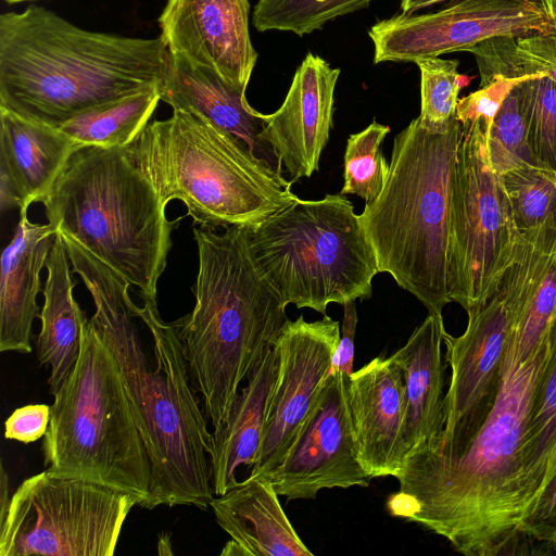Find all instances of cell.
<instances>
[{
    "label": "cell",
    "instance_id": "1",
    "mask_svg": "<svg viewBox=\"0 0 556 556\" xmlns=\"http://www.w3.org/2000/svg\"><path fill=\"white\" fill-rule=\"evenodd\" d=\"M73 273L89 291V318L121 368L152 470L151 508L210 507L214 497L207 416L190 382L181 343L157 302L130 299V282L62 236Z\"/></svg>",
    "mask_w": 556,
    "mask_h": 556
},
{
    "label": "cell",
    "instance_id": "2",
    "mask_svg": "<svg viewBox=\"0 0 556 556\" xmlns=\"http://www.w3.org/2000/svg\"><path fill=\"white\" fill-rule=\"evenodd\" d=\"M548 354L547 341L534 357L521 358L511 328L485 424L455 457L408 454L395 477L399 491L387 501L392 516L443 536L466 556L539 555L521 530L520 471L527 416Z\"/></svg>",
    "mask_w": 556,
    "mask_h": 556
},
{
    "label": "cell",
    "instance_id": "3",
    "mask_svg": "<svg viewBox=\"0 0 556 556\" xmlns=\"http://www.w3.org/2000/svg\"><path fill=\"white\" fill-rule=\"evenodd\" d=\"M168 50L160 36L83 29L37 5L0 16V106L55 128L161 86Z\"/></svg>",
    "mask_w": 556,
    "mask_h": 556
},
{
    "label": "cell",
    "instance_id": "4",
    "mask_svg": "<svg viewBox=\"0 0 556 556\" xmlns=\"http://www.w3.org/2000/svg\"><path fill=\"white\" fill-rule=\"evenodd\" d=\"M198 274L192 311L173 321L214 430L227 420L240 383L289 320L287 305L257 264L251 228L223 233L193 226Z\"/></svg>",
    "mask_w": 556,
    "mask_h": 556
},
{
    "label": "cell",
    "instance_id": "5",
    "mask_svg": "<svg viewBox=\"0 0 556 556\" xmlns=\"http://www.w3.org/2000/svg\"><path fill=\"white\" fill-rule=\"evenodd\" d=\"M460 136L456 118L444 131L413 119L394 138L382 191L359 214L379 273L390 274L429 314L439 316L452 302L451 212Z\"/></svg>",
    "mask_w": 556,
    "mask_h": 556
},
{
    "label": "cell",
    "instance_id": "6",
    "mask_svg": "<svg viewBox=\"0 0 556 556\" xmlns=\"http://www.w3.org/2000/svg\"><path fill=\"white\" fill-rule=\"evenodd\" d=\"M48 222L156 301L167 265L169 220L126 147H84L68 159L41 202Z\"/></svg>",
    "mask_w": 556,
    "mask_h": 556
},
{
    "label": "cell",
    "instance_id": "7",
    "mask_svg": "<svg viewBox=\"0 0 556 556\" xmlns=\"http://www.w3.org/2000/svg\"><path fill=\"white\" fill-rule=\"evenodd\" d=\"M160 202L181 201L193 226L255 227L296 197L281 173L205 117L173 110L126 147Z\"/></svg>",
    "mask_w": 556,
    "mask_h": 556
},
{
    "label": "cell",
    "instance_id": "8",
    "mask_svg": "<svg viewBox=\"0 0 556 556\" xmlns=\"http://www.w3.org/2000/svg\"><path fill=\"white\" fill-rule=\"evenodd\" d=\"M53 396L42 442L47 469L129 492L150 509L149 455L118 363L89 319L78 359Z\"/></svg>",
    "mask_w": 556,
    "mask_h": 556
},
{
    "label": "cell",
    "instance_id": "9",
    "mask_svg": "<svg viewBox=\"0 0 556 556\" xmlns=\"http://www.w3.org/2000/svg\"><path fill=\"white\" fill-rule=\"evenodd\" d=\"M251 247L286 305L326 315L330 303L371 298L376 254L359 215L341 193L298 198L251 228Z\"/></svg>",
    "mask_w": 556,
    "mask_h": 556
},
{
    "label": "cell",
    "instance_id": "10",
    "mask_svg": "<svg viewBox=\"0 0 556 556\" xmlns=\"http://www.w3.org/2000/svg\"><path fill=\"white\" fill-rule=\"evenodd\" d=\"M555 245L556 231L522 237L517 257L495 293L479 309L467 314L463 334L454 337L445 330L443 343L451 379L444 395V427L414 451L455 457L483 427L501 391L510 330Z\"/></svg>",
    "mask_w": 556,
    "mask_h": 556
},
{
    "label": "cell",
    "instance_id": "11",
    "mask_svg": "<svg viewBox=\"0 0 556 556\" xmlns=\"http://www.w3.org/2000/svg\"><path fill=\"white\" fill-rule=\"evenodd\" d=\"M488 128L483 121L462 126L452 193L448 293L467 314L495 293L522 239L490 162Z\"/></svg>",
    "mask_w": 556,
    "mask_h": 556
},
{
    "label": "cell",
    "instance_id": "12",
    "mask_svg": "<svg viewBox=\"0 0 556 556\" xmlns=\"http://www.w3.org/2000/svg\"><path fill=\"white\" fill-rule=\"evenodd\" d=\"M140 498L46 469L25 479L0 523V556H113Z\"/></svg>",
    "mask_w": 556,
    "mask_h": 556
},
{
    "label": "cell",
    "instance_id": "13",
    "mask_svg": "<svg viewBox=\"0 0 556 556\" xmlns=\"http://www.w3.org/2000/svg\"><path fill=\"white\" fill-rule=\"evenodd\" d=\"M552 29L536 0H455L425 14L400 13L374 24V64L416 62L468 52L495 37H520Z\"/></svg>",
    "mask_w": 556,
    "mask_h": 556
},
{
    "label": "cell",
    "instance_id": "14",
    "mask_svg": "<svg viewBox=\"0 0 556 556\" xmlns=\"http://www.w3.org/2000/svg\"><path fill=\"white\" fill-rule=\"evenodd\" d=\"M340 324L327 314L288 320L274 348L278 374L251 477L269 476L282 462L314 406L340 341Z\"/></svg>",
    "mask_w": 556,
    "mask_h": 556
},
{
    "label": "cell",
    "instance_id": "15",
    "mask_svg": "<svg viewBox=\"0 0 556 556\" xmlns=\"http://www.w3.org/2000/svg\"><path fill=\"white\" fill-rule=\"evenodd\" d=\"M348 375L329 371L280 465L267 476L278 495L315 498L324 489L368 486L348 403Z\"/></svg>",
    "mask_w": 556,
    "mask_h": 556
},
{
    "label": "cell",
    "instance_id": "16",
    "mask_svg": "<svg viewBox=\"0 0 556 556\" xmlns=\"http://www.w3.org/2000/svg\"><path fill=\"white\" fill-rule=\"evenodd\" d=\"M249 12V0H167L159 17L161 37L168 52L247 90L257 61Z\"/></svg>",
    "mask_w": 556,
    "mask_h": 556
},
{
    "label": "cell",
    "instance_id": "17",
    "mask_svg": "<svg viewBox=\"0 0 556 556\" xmlns=\"http://www.w3.org/2000/svg\"><path fill=\"white\" fill-rule=\"evenodd\" d=\"M340 68L307 53L296 68L280 108L266 114L262 137L276 151L293 181L311 177L333 126Z\"/></svg>",
    "mask_w": 556,
    "mask_h": 556
},
{
    "label": "cell",
    "instance_id": "18",
    "mask_svg": "<svg viewBox=\"0 0 556 556\" xmlns=\"http://www.w3.org/2000/svg\"><path fill=\"white\" fill-rule=\"evenodd\" d=\"M348 403L359 459L374 479L396 477L404 463V378L391 357H376L348 377Z\"/></svg>",
    "mask_w": 556,
    "mask_h": 556
},
{
    "label": "cell",
    "instance_id": "19",
    "mask_svg": "<svg viewBox=\"0 0 556 556\" xmlns=\"http://www.w3.org/2000/svg\"><path fill=\"white\" fill-rule=\"evenodd\" d=\"M161 101L173 110H187L243 141L252 153L282 174V163L273 147L263 139L266 114L253 109L239 89L212 68L195 65L168 52L160 87Z\"/></svg>",
    "mask_w": 556,
    "mask_h": 556
},
{
    "label": "cell",
    "instance_id": "20",
    "mask_svg": "<svg viewBox=\"0 0 556 556\" xmlns=\"http://www.w3.org/2000/svg\"><path fill=\"white\" fill-rule=\"evenodd\" d=\"M78 149L59 128L0 106L1 211L41 203Z\"/></svg>",
    "mask_w": 556,
    "mask_h": 556
},
{
    "label": "cell",
    "instance_id": "21",
    "mask_svg": "<svg viewBox=\"0 0 556 556\" xmlns=\"http://www.w3.org/2000/svg\"><path fill=\"white\" fill-rule=\"evenodd\" d=\"M268 477L249 476L210 502L230 536L222 556H313L287 517Z\"/></svg>",
    "mask_w": 556,
    "mask_h": 556
},
{
    "label": "cell",
    "instance_id": "22",
    "mask_svg": "<svg viewBox=\"0 0 556 556\" xmlns=\"http://www.w3.org/2000/svg\"><path fill=\"white\" fill-rule=\"evenodd\" d=\"M27 210L20 208L13 238L1 254V352H31L33 321L40 315L37 304L40 271L46 267L58 233L50 223H31Z\"/></svg>",
    "mask_w": 556,
    "mask_h": 556
},
{
    "label": "cell",
    "instance_id": "23",
    "mask_svg": "<svg viewBox=\"0 0 556 556\" xmlns=\"http://www.w3.org/2000/svg\"><path fill=\"white\" fill-rule=\"evenodd\" d=\"M443 317L428 314L406 343L390 357L404 378V416L401 429L405 457L441 433L444 427L445 366L441 346Z\"/></svg>",
    "mask_w": 556,
    "mask_h": 556
},
{
    "label": "cell",
    "instance_id": "24",
    "mask_svg": "<svg viewBox=\"0 0 556 556\" xmlns=\"http://www.w3.org/2000/svg\"><path fill=\"white\" fill-rule=\"evenodd\" d=\"M277 374L278 356L273 345L239 390L226 422L213 431L210 462L214 495H224L239 483L236 472L240 466L254 464Z\"/></svg>",
    "mask_w": 556,
    "mask_h": 556
},
{
    "label": "cell",
    "instance_id": "25",
    "mask_svg": "<svg viewBox=\"0 0 556 556\" xmlns=\"http://www.w3.org/2000/svg\"><path fill=\"white\" fill-rule=\"evenodd\" d=\"M62 236L58 232L46 262L47 280L39 318L37 358L50 368L49 391L54 395L73 370L81 348L86 313L73 296L76 281Z\"/></svg>",
    "mask_w": 556,
    "mask_h": 556
},
{
    "label": "cell",
    "instance_id": "26",
    "mask_svg": "<svg viewBox=\"0 0 556 556\" xmlns=\"http://www.w3.org/2000/svg\"><path fill=\"white\" fill-rule=\"evenodd\" d=\"M548 342V358L533 392L525 428L520 471L522 519L556 472V315Z\"/></svg>",
    "mask_w": 556,
    "mask_h": 556
},
{
    "label": "cell",
    "instance_id": "27",
    "mask_svg": "<svg viewBox=\"0 0 556 556\" xmlns=\"http://www.w3.org/2000/svg\"><path fill=\"white\" fill-rule=\"evenodd\" d=\"M160 87L86 111L59 127L79 148L128 147L148 125L161 101Z\"/></svg>",
    "mask_w": 556,
    "mask_h": 556
},
{
    "label": "cell",
    "instance_id": "28",
    "mask_svg": "<svg viewBox=\"0 0 556 556\" xmlns=\"http://www.w3.org/2000/svg\"><path fill=\"white\" fill-rule=\"evenodd\" d=\"M468 52L476 60L480 86L497 75L519 79L542 74L556 83V22L548 31L491 38Z\"/></svg>",
    "mask_w": 556,
    "mask_h": 556
},
{
    "label": "cell",
    "instance_id": "29",
    "mask_svg": "<svg viewBox=\"0 0 556 556\" xmlns=\"http://www.w3.org/2000/svg\"><path fill=\"white\" fill-rule=\"evenodd\" d=\"M501 178L520 236L556 229V172L526 164Z\"/></svg>",
    "mask_w": 556,
    "mask_h": 556
},
{
    "label": "cell",
    "instance_id": "30",
    "mask_svg": "<svg viewBox=\"0 0 556 556\" xmlns=\"http://www.w3.org/2000/svg\"><path fill=\"white\" fill-rule=\"evenodd\" d=\"M372 0H258L252 22L258 31L280 30L299 36L327 22L366 8Z\"/></svg>",
    "mask_w": 556,
    "mask_h": 556
},
{
    "label": "cell",
    "instance_id": "31",
    "mask_svg": "<svg viewBox=\"0 0 556 556\" xmlns=\"http://www.w3.org/2000/svg\"><path fill=\"white\" fill-rule=\"evenodd\" d=\"M516 89L532 155L540 166L556 172V83L533 74Z\"/></svg>",
    "mask_w": 556,
    "mask_h": 556
},
{
    "label": "cell",
    "instance_id": "32",
    "mask_svg": "<svg viewBox=\"0 0 556 556\" xmlns=\"http://www.w3.org/2000/svg\"><path fill=\"white\" fill-rule=\"evenodd\" d=\"M389 132V126L372 121L365 129L349 137L341 194H355L365 203L380 194L390 168L381 151V143Z\"/></svg>",
    "mask_w": 556,
    "mask_h": 556
},
{
    "label": "cell",
    "instance_id": "33",
    "mask_svg": "<svg viewBox=\"0 0 556 556\" xmlns=\"http://www.w3.org/2000/svg\"><path fill=\"white\" fill-rule=\"evenodd\" d=\"M420 72V114L422 126L433 131L446 130L456 118L459 91L471 77L458 72L457 60L422 58L415 62Z\"/></svg>",
    "mask_w": 556,
    "mask_h": 556
},
{
    "label": "cell",
    "instance_id": "34",
    "mask_svg": "<svg viewBox=\"0 0 556 556\" xmlns=\"http://www.w3.org/2000/svg\"><path fill=\"white\" fill-rule=\"evenodd\" d=\"M555 315L556 245L513 326L515 346L521 358L534 357L547 343Z\"/></svg>",
    "mask_w": 556,
    "mask_h": 556
},
{
    "label": "cell",
    "instance_id": "35",
    "mask_svg": "<svg viewBox=\"0 0 556 556\" xmlns=\"http://www.w3.org/2000/svg\"><path fill=\"white\" fill-rule=\"evenodd\" d=\"M488 149L492 168L500 176L526 164L539 165L528 143L516 86L488 128Z\"/></svg>",
    "mask_w": 556,
    "mask_h": 556
},
{
    "label": "cell",
    "instance_id": "36",
    "mask_svg": "<svg viewBox=\"0 0 556 556\" xmlns=\"http://www.w3.org/2000/svg\"><path fill=\"white\" fill-rule=\"evenodd\" d=\"M494 76L490 81L469 94L460 98L456 106V119L462 126L483 121L490 128L504 100L510 90L522 79Z\"/></svg>",
    "mask_w": 556,
    "mask_h": 556
},
{
    "label": "cell",
    "instance_id": "37",
    "mask_svg": "<svg viewBox=\"0 0 556 556\" xmlns=\"http://www.w3.org/2000/svg\"><path fill=\"white\" fill-rule=\"evenodd\" d=\"M521 529L539 555L556 554V472L522 519Z\"/></svg>",
    "mask_w": 556,
    "mask_h": 556
},
{
    "label": "cell",
    "instance_id": "38",
    "mask_svg": "<svg viewBox=\"0 0 556 556\" xmlns=\"http://www.w3.org/2000/svg\"><path fill=\"white\" fill-rule=\"evenodd\" d=\"M51 406L30 404L16 408L5 420L4 437L28 444L39 440L48 430Z\"/></svg>",
    "mask_w": 556,
    "mask_h": 556
},
{
    "label": "cell",
    "instance_id": "39",
    "mask_svg": "<svg viewBox=\"0 0 556 556\" xmlns=\"http://www.w3.org/2000/svg\"><path fill=\"white\" fill-rule=\"evenodd\" d=\"M357 320L355 301L345 302L343 304L340 341L333 354L329 371L340 370L345 372L348 376L352 375L354 363V338Z\"/></svg>",
    "mask_w": 556,
    "mask_h": 556
},
{
    "label": "cell",
    "instance_id": "40",
    "mask_svg": "<svg viewBox=\"0 0 556 556\" xmlns=\"http://www.w3.org/2000/svg\"><path fill=\"white\" fill-rule=\"evenodd\" d=\"M1 475H0V523L4 521L11 498H9V478L8 473L4 469L3 464L1 463Z\"/></svg>",
    "mask_w": 556,
    "mask_h": 556
},
{
    "label": "cell",
    "instance_id": "41",
    "mask_svg": "<svg viewBox=\"0 0 556 556\" xmlns=\"http://www.w3.org/2000/svg\"><path fill=\"white\" fill-rule=\"evenodd\" d=\"M455 0H401L400 9L404 14H414L419 10L427 9L443 2Z\"/></svg>",
    "mask_w": 556,
    "mask_h": 556
},
{
    "label": "cell",
    "instance_id": "42",
    "mask_svg": "<svg viewBox=\"0 0 556 556\" xmlns=\"http://www.w3.org/2000/svg\"><path fill=\"white\" fill-rule=\"evenodd\" d=\"M551 22H556V0H536Z\"/></svg>",
    "mask_w": 556,
    "mask_h": 556
},
{
    "label": "cell",
    "instance_id": "43",
    "mask_svg": "<svg viewBox=\"0 0 556 556\" xmlns=\"http://www.w3.org/2000/svg\"><path fill=\"white\" fill-rule=\"evenodd\" d=\"M7 1L8 3H18V2H23V1H27V0H4Z\"/></svg>",
    "mask_w": 556,
    "mask_h": 556
}]
</instances>
